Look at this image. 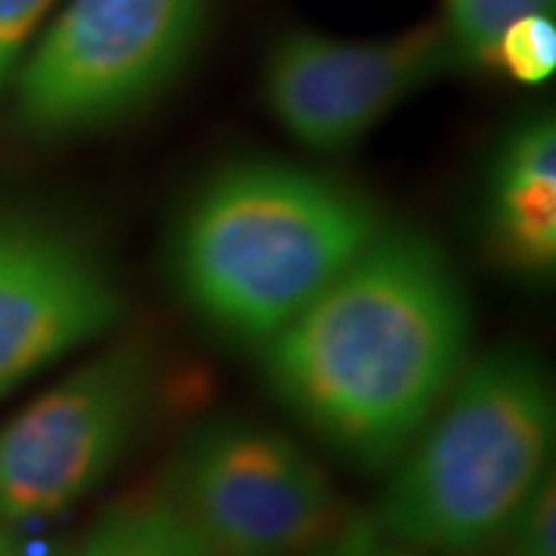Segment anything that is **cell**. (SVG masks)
<instances>
[{
  "instance_id": "obj_1",
  "label": "cell",
  "mask_w": 556,
  "mask_h": 556,
  "mask_svg": "<svg viewBox=\"0 0 556 556\" xmlns=\"http://www.w3.org/2000/svg\"><path fill=\"white\" fill-rule=\"evenodd\" d=\"M470 313L445 254L380 229L300 316L263 343L278 399L338 452L387 467L467 365Z\"/></svg>"
},
{
  "instance_id": "obj_2",
  "label": "cell",
  "mask_w": 556,
  "mask_h": 556,
  "mask_svg": "<svg viewBox=\"0 0 556 556\" xmlns=\"http://www.w3.org/2000/svg\"><path fill=\"white\" fill-rule=\"evenodd\" d=\"M380 229L368 199L338 179L281 161L232 164L179 229V288L219 331L266 343Z\"/></svg>"
},
{
  "instance_id": "obj_3",
  "label": "cell",
  "mask_w": 556,
  "mask_h": 556,
  "mask_svg": "<svg viewBox=\"0 0 556 556\" xmlns=\"http://www.w3.org/2000/svg\"><path fill=\"white\" fill-rule=\"evenodd\" d=\"M554 448V393L535 358L497 350L464 365L399 455L380 529L412 551L477 554L510 532Z\"/></svg>"
},
{
  "instance_id": "obj_4",
  "label": "cell",
  "mask_w": 556,
  "mask_h": 556,
  "mask_svg": "<svg viewBox=\"0 0 556 556\" xmlns=\"http://www.w3.org/2000/svg\"><path fill=\"white\" fill-rule=\"evenodd\" d=\"M207 0H72L20 72V112L40 134L121 118L174 75Z\"/></svg>"
},
{
  "instance_id": "obj_5",
  "label": "cell",
  "mask_w": 556,
  "mask_h": 556,
  "mask_svg": "<svg viewBox=\"0 0 556 556\" xmlns=\"http://www.w3.org/2000/svg\"><path fill=\"white\" fill-rule=\"evenodd\" d=\"M170 501L214 556H309L343 519L316 460L251 420L201 427L179 455Z\"/></svg>"
},
{
  "instance_id": "obj_6",
  "label": "cell",
  "mask_w": 556,
  "mask_h": 556,
  "mask_svg": "<svg viewBox=\"0 0 556 556\" xmlns=\"http://www.w3.org/2000/svg\"><path fill=\"white\" fill-rule=\"evenodd\" d=\"M149 365L112 350L0 427V519L53 517L93 492L137 433Z\"/></svg>"
},
{
  "instance_id": "obj_7",
  "label": "cell",
  "mask_w": 556,
  "mask_h": 556,
  "mask_svg": "<svg viewBox=\"0 0 556 556\" xmlns=\"http://www.w3.org/2000/svg\"><path fill=\"white\" fill-rule=\"evenodd\" d=\"M455 60L442 25L383 40L294 31L266 60V100L285 130L318 152L346 149Z\"/></svg>"
},
{
  "instance_id": "obj_8",
  "label": "cell",
  "mask_w": 556,
  "mask_h": 556,
  "mask_svg": "<svg viewBox=\"0 0 556 556\" xmlns=\"http://www.w3.org/2000/svg\"><path fill=\"white\" fill-rule=\"evenodd\" d=\"M121 298L72 239L0 219V393L105 334Z\"/></svg>"
},
{
  "instance_id": "obj_9",
  "label": "cell",
  "mask_w": 556,
  "mask_h": 556,
  "mask_svg": "<svg viewBox=\"0 0 556 556\" xmlns=\"http://www.w3.org/2000/svg\"><path fill=\"white\" fill-rule=\"evenodd\" d=\"M492 232L522 269L544 273L556 260V127L532 118L501 146L492 174Z\"/></svg>"
},
{
  "instance_id": "obj_10",
  "label": "cell",
  "mask_w": 556,
  "mask_h": 556,
  "mask_svg": "<svg viewBox=\"0 0 556 556\" xmlns=\"http://www.w3.org/2000/svg\"><path fill=\"white\" fill-rule=\"evenodd\" d=\"M78 556H214L174 501L139 497L100 519Z\"/></svg>"
},
{
  "instance_id": "obj_11",
  "label": "cell",
  "mask_w": 556,
  "mask_h": 556,
  "mask_svg": "<svg viewBox=\"0 0 556 556\" xmlns=\"http://www.w3.org/2000/svg\"><path fill=\"white\" fill-rule=\"evenodd\" d=\"M554 0H448L445 35L455 60L492 62L501 35L522 16L551 13Z\"/></svg>"
},
{
  "instance_id": "obj_12",
  "label": "cell",
  "mask_w": 556,
  "mask_h": 556,
  "mask_svg": "<svg viewBox=\"0 0 556 556\" xmlns=\"http://www.w3.org/2000/svg\"><path fill=\"white\" fill-rule=\"evenodd\" d=\"M495 65L519 84H544L556 72V22L551 13L517 20L497 40Z\"/></svg>"
},
{
  "instance_id": "obj_13",
  "label": "cell",
  "mask_w": 556,
  "mask_h": 556,
  "mask_svg": "<svg viewBox=\"0 0 556 556\" xmlns=\"http://www.w3.org/2000/svg\"><path fill=\"white\" fill-rule=\"evenodd\" d=\"M510 532H514V544H517L514 556H556L554 479H541V485L522 504Z\"/></svg>"
},
{
  "instance_id": "obj_14",
  "label": "cell",
  "mask_w": 556,
  "mask_h": 556,
  "mask_svg": "<svg viewBox=\"0 0 556 556\" xmlns=\"http://www.w3.org/2000/svg\"><path fill=\"white\" fill-rule=\"evenodd\" d=\"M309 556H420L390 538L375 517L340 519V526Z\"/></svg>"
},
{
  "instance_id": "obj_15",
  "label": "cell",
  "mask_w": 556,
  "mask_h": 556,
  "mask_svg": "<svg viewBox=\"0 0 556 556\" xmlns=\"http://www.w3.org/2000/svg\"><path fill=\"white\" fill-rule=\"evenodd\" d=\"M53 0H0V84L16 65L25 40L38 28Z\"/></svg>"
},
{
  "instance_id": "obj_16",
  "label": "cell",
  "mask_w": 556,
  "mask_h": 556,
  "mask_svg": "<svg viewBox=\"0 0 556 556\" xmlns=\"http://www.w3.org/2000/svg\"><path fill=\"white\" fill-rule=\"evenodd\" d=\"M3 556H20V551H10V554H3Z\"/></svg>"
}]
</instances>
